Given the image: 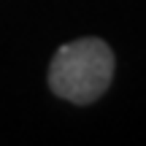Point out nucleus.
Wrapping results in <instances>:
<instances>
[{
	"mask_svg": "<svg viewBox=\"0 0 146 146\" xmlns=\"http://www.w3.org/2000/svg\"><path fill=\"white\" fill-rule=\"evenodd\" d=\"M116 60L100 38L62 43L49 62V89L73 106H89L111 87Z\"/></svg>",
	"mask_w": 146,
	"mask_h": 146,
	"instance_id": "1",
	"label": "nucleus"
}]
</instances>
